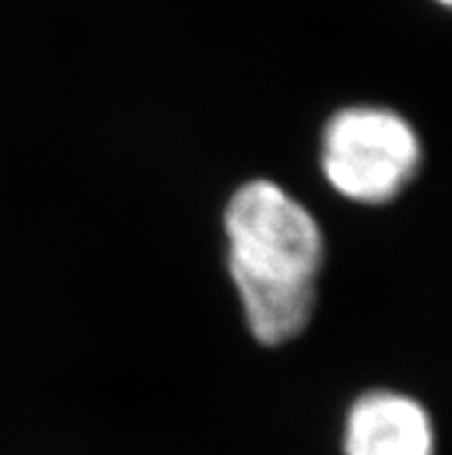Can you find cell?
<instances>
[{
	"label": "cell",
	"mask_w": 452,
	"mask_h": 455,
	"mask_svg": "<svg viewBox=\"0 0 452 455\" xmlns=\"http://www.w3.org/2000/svg\"><path fill=\"white\" fill-rule=\"evenodd\" d=\"M229 275L254 340L298 338L316 306L326 241L307 208L275 180H247L224 208Z\"/></svg>",
	"instance_id": "6da1fadb"
},
{
	"label": "cell",
	"mask_w": 452,
	"mask_h": 455,
	"mask_svg": "<svg viewBox=\"0 0 452 455\" xmlns=\"http://www.w3.org/2000/svg\"><path fill=\"white\" fill-rule=\"evenodd\" d=\"M423 162L418 132L401 114L355 104L328 118L321 137V172L339 196L381 206L407 190Z\"/></svg>",
	"instance_id": "7a4b0ae2"
},
{
	"label": "cell",
	"mask_w": 452,
	"mask_h": 455,
	"mask_svg": "<svg viewBox=\"0 0 452 455\" xmlns=\"http://www.w3.org/2000/svg\"><path fill=\"white\" fill-rule=\"evenodd\" d=\"M344 455H436L430 411L411 395L369 391L353 400L342 430Z\"/></svg>",
	"instance_id": "3957f363"
},
{
	"label": "cell",
	"mask_w": 452,
	"mask_h": 455,
	"mask_svg": "<svg viewBox=\"0 0 452 455\" xmlns=\"http://www.w3.org/2000/svg\"><path fill=\"white\" fill-rule=\"evenodd\" d=\"M436 3H441L443 7H448V5H450V0H436Z\"/></svg>",
	"instance_id": "277c9868"
}]
</instances>
